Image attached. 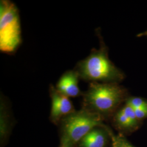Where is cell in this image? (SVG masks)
Instances as JSON below:
<instances>
[{
    "label": "cell",
    "instance_id": "6",
    "mask_svg": "<svg viewBox=\"0 0 147 147\" xmlns=\"http://www.w3.org/2000/svg\"><path fill=\"white\" fill-rule=\"evenodd\" d=\"M79 74L75 70L63 74L56 84V89L69 98L78 97L82 95L79 87Z\"/></svg>",
    "mask_w": 147,
    "mask_h": 147
},
{
    "label": "cell",
    "instance_id": "14",
    "mask_svg": "<svg viewBox=\"0 0 147 147\" xmlns=\"http://www.w3.org/2000/svg\"><path fill=\"white\" fill-rule=\"evenodd\" d=\"M137 37H138V38H142V37H146L147 38V30L144 31L143 32L141 33H140L139 34H138L137 35Z\"/></svg>",
    "mask_w": 147,
    "mask_h": 147
},
{
    "label": "cell",
    "instance_id": "9",
    "mask_svg": "<svg viewBox=\"0 0 147 147\" xmlns=\"http://www.w3.org/2000/svg\"><path fill=\"white\" fill-rule=\"evenodd\" d=\"M115 120L116 124L121 128L127 129L133 127L131 122L121 109L116 113Z\"/></svg>",
    "mask_w": 147,
    "mask_h": 147
},
{
    "label": "cell",
    "instance_id": "7",
    "mask_svg": "<svg viewBox=\"0 0 147 147\" xmlns=\"http://www.w3.org/2000/svg\"><path fill=\"white\" fill-rule=\"evenodd\" d=\"M100 127H96L88 132L81 140L77 147H105L107 137L106 132Z\"/></svg>",
    "mask_w": 147,
    "mask_h": 147
},
{
    "label": "cell",
    "instance_id": "2",
    "mask_svg": "<svg viewBox=\"0 0 147 147\" xmlns=\"http://www.w3.org/2000/svg\"><path fill=\"white\" fill-rule=\"evenodd\" d=\"M125 89L119 84L90 82L83 94V107L102 118L112 113L121 104Z\"/></svg>",
    "mask_w": 147,
    "mask_h": 147
},
{
    "label": "cell",
    "instance_id": "15",
    "mask_svg": "<svg viewBox=\"0 0 147 147\" xmlns=\"http://www.w3.org/2000/svg\"><path fill=\"white\" fill-rule=\"evenodd\" d=\"M59 147H64V146H62V145H60V146H59Z\"/></svg>",
    "mask_w": 147,
    "mask_h": 147
},
{
    "label": "cell",
    "instance_id": "12",
    "mask_svg": "<svg viewBox=\"0 0 147 147\" xmlns=\"http://www.w3.org/2000/svg\"><path fill=\"white\" fill-rule=\"evenodd\" d=\"M121 110L123 111L125 116L127 117L129 120L131 122L133 126L135 125L138 120L137 119L134 110L130 105L127 104H126L125 106L123 109H121Z\"/></svg>",
    "mask_w": 147,
    "mask_h": 147
},
{
    "label": "cell",
    "instance_id": "10",
    "mask_svg": "<svg viewBox=\"0 0 147 147\" xmlns=\"http://www.w3.org/2000/svg\"><path fill=\"white\" fill-rule=\"evenodd\" d=\"M111 138V147H134L123 137L115 135L110 132Z\"/></svg>",
    "mask_w": 147,
    "mask_h": 147
},
{
    "label": "cell",
    "instance_id": "3",
    "mask_svg": "<svg viewBox=\"0 0 147 147\" xmlns=\"http://www.w3.org/2000/svg\"><path fill=\"white\" fill-rule=\"evenodd\" d=\"M103 118L85 109L75 111L63 118L60 126V145L77 147L81 140L92 130L101 126Z\"/></svg>",
    "mask_w": 147,
    "mask_h": 147
},
{
    "label": "cell",
    "instance_id": "5",
    "mask_svg": "<svg viewBox=\"0 0 147 147\" xmlns=\"http://www.w3.org/2000/svg\"><path fill=\"white\" fill-rule=\"evenodd\" d=\"M50 95L51 99L50 119L53 124H59L63 118L76 110L69 98L60 93L52 85L50 87Z\"/></svg>",
    "mask_w": 147,
    "mask_h": 147
},
{
    "label": "cell",
    "instance_id": "13",
    "mask_svg": "<svg viewBox=\"0 0 147 147\" xmlns=\"http://www.w3.org/2000/svg\"><path fill=\"white\" fill-rule=\"evenodd\" d=\"M137 120L142 119L147 117V107L134 110Z\"/></svg>",
    "mask_w": 147,
    "mask_h": 147
},
{
    "label": "cell",
    "instance_id": "4",
    "mask_svg": "<svg viewBox=\"0 0 147 147\" xmlns=\"http://www.w3.org/2000/svg\"><path fill=\"white\" fill-rule=\"evenodd\" d=\"M22 42L19 12L16 5L8 0L0 2V50L15 53Z\"/></svg>",
    "mask_w": 147,
    "mask_h": 147
},
{
    "label": "cell",
    "instance_id": "8",
    "mask_svg": "<svg viewBox=\"0 0 147 147\" xmlns=\"http://www.w3.org/2000/svg\"><path fill=\"white\" fill-rule=\"evenodd\" d=\"M1 110H0V120H1V142L3 144L5 142L9 134L10 131V115L8 108L3 100L1 99Z\"/></svg>",
    "mask_w": 147,
    "mask_h": 147
},
{
    "label": "cell",
    "instance_id": "1",
    "mask_svg": "<svg viewBox=\"0 0 147 147\" xmlns=\"http://www.w3.org/2000/svg\"><path fill=\"white\" fill-rule=\"evenodd\" d=\"M75 70L80 79L90 82L119 84L125 78L124 73L110 59L104 44L80 61Z\"/></svg>",
    "mask_w": 147,
    "mask_h": 147
},
{
    "label": "cell",
    "instance_id": "11",
    "mask_svg": "<svg viewBox=\"0 0 147 147\" xmlns=\"http://www.w3.org/2000/svg\"><path fill=\"white\" fill-rule=\"evenodd\" d=\"M126 104L130 105L134 110L142 109L147 107V102L143 99L138 97H134L129 99Z\"/></svg>",
    "mask_w": 147,
    "mask_h": 147
}]
</instances>
